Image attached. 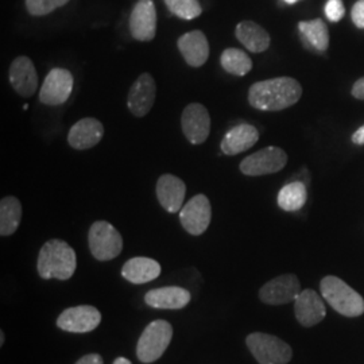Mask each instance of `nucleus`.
<instances>
[{"mask_svg":"<svg viewBox=\"0 0 364 364\" xmlns=\"http://www.w3.org/2000/svg\"><path fill=\"white\" fill-rule=\"evenodd\" d=\"M294 314L301 326L305 328L317 326L326 318L324 301L313 289H304L294 299Z\"/></svg>","mask_w":364,"mask_h":364,"instance_id":"dca6fc26","label":"nucleus"},{"mask_svg":"<svg viewBox=\"0 0 364 364\" xmlns=\"http://www.w3.org/2000/svg\"><path fill=\"white\" fill-rule=\"evenodd\" d=\"M3 344H4V332L0 331V346H3Z\"/></svg>","mask_w":364,"mask_h":364,"instance_id":"c9c22d12","label":"nucleus"},{"mask_svg":"<svg viewBox=\"0 0 364 364\" xmlns=\"http://www.w3.org/2000/svg\"><path fill=\"white\" fill-rule=\"evenodd\" d=\"M259 141V132L252 124H237L228 131L221 141V151L225 156H237L247 151Z\"/></svg>","mask_w":364,"mask_h":364,"instance_id":"412c9836","label":"nucleus"},{"mask_svg":"<svg viewBox=\"0 0 364 364\" xmlns=\"http://www.w3.org/2000/svg\"><path fill=\"white\" fill-rule=\"evenodd\" d=\"M212 220V208L208 197L196 195L180 210V221L188 234L200 236L208 230Z\"/></svg>","mask_w":364,"mask_h":364,"instance_id":"6e6552de","label":"nucleus"},{"mask_svg":"<svg viewBox=\"0 0 364 364\" xmlns=\"http://www.w3.org/2000/svg\"><path fill=\"white\" fill-rule=\"evenodd\" d=\"M76 364H105V362L99 353H88V355H84L81 359H78Z\"/></svg>","mask_w":364,"mask_h":364,"instance_id":"473e14b6","label":"nucleus"},{"mask_svg":"<svg viewBox=\"0 0 364 364\" xmlns=\"http://www.w3.org/2000/svg\"><path fill=\"white\" fill-rule=\"evenodd\" d=\"M156 81L150 73H142L131 85L127 105L135 117H144L151 111L156 103Z\"/></svg>","mask_w":364,"mask_h":364,"instance_id":"ddd939ff","label":"nucleus"},{"mask_svg":"<svg viewBox=\"0 0 364 364\" xmlns=\"http://www.w3.org/2000/svg\"><path fill=\"white\" fill-rule=\"evenodd\" d=\"M173 328L165 320H154L144 328L136 346V356L144 364L158 360L169 347Z\"/></svg>","mask_w":364,"mask_h":364,"instance_id":"20e7f679","label":"nucleus"},{"mask_svg":"<svg viewBox=\"0 0 364 364\" xmlns=\"http://www.w3.org/2000/svg\"><path fill=\"white\" fill-rule=\"evenodd\" d=\"M352 144L356 146H363L364 144V124L362 127H359L358 130L352 134Z\"/></svg>","mask_w":364,"mask_h":364,"instance_id":"72a5a7b5","label":"nucleus"},{"mask_svg":"<svg viewBox=\"0 0 364 364\" xmlns=\"http://www.w3.org/2000/svg\"><path fill=\"white\" fill-rule=\"evenodd\" d=\"M191 293L178 287H159L153 289L146 293L144 302L150 308L156 309H168V311H178L185 308L191 302Z\"/></svg>","mask_w":364,"mask_h":364,"instance_id":"aec40b11","label":"nucleus"},{"mask_svg":"<svg viewBox=\"0 0 364 364\" xmlns=\"http://www.w3.org/2000/svg\"><path fill=\"white\" fill-rule=\"evenodd\" d=\"M181 127L189 144H204L210 134V115L207 107L200 103L186 105L182 111Z\"/></svg>","mask_w":364,"mask_h":364,"instance_id":"9d476101","label":"nucleus"},{"mask_svg":"<svg viewBox=\"0 0 364 364\" xmlns=\"http://www.w3.org/2000/svg\"><path fill=\"white\" fill-rule=\"evenodd\" d=\"M346 9H344V3L343 0H328L326 4V18L331 22H338L344 18Z\"/></svg>","mask_w":364,"mask_h":364,"instance_id":"c756f323","label":"nucleus"},{"mask_svg":"<svg viewBox=\"0 0 364 364\" xmlns=\"http://www.w3.org/2000/svg\"><path fill=\"white\" fill-rule=\"evenodd\" d=\"M235 36L239 39V42L251 53L266 52L270 46L269 33L252 21L240 22L236 26Z\"/></svg>","mask_w":364,"mask_h":364,"instance_id":"5701e85b","label":"nucleus"},{"mask_svg":"<svg viewBox=\"0 0 364 364\" xmlns=\"http://www.w3.org/2000/svg\"><path fill=\"white\" fill-rule=\"evenodd\" d=\"M22 219V205L21 201L7 196L0 201V235L10 236L16 232Z\"/></svg>","mask_w":364,"mask_h":364,"instance_id":"393cba45","label":"nucleus"},{"mask_svg":"<svg viewBox=\"0 0 364 364\" xmlns=\"http://www.w3.org/2000/svg\"><path fill=\"white\" fill-rule=\"evenodd\" d=\"M88 245L95 259L107 262L120 255L123 250V237L108 221H95L90 228Z\"/></svg>","mask_w":364,"mask_h":364,"instance_id":"423d86ee","label":"nucleus"},{"mask_svg":"<svg viewBox=\"0 0 364 364\" xmlns=\"http://www.w3.org/2000/svg\"><path fill=\"white\" fill-rule=\"evenodd\" d=\"M352 96L358 100H364V77H360L355 81L352 85Z\"/></svg>","mask_w":364,"mask_h":364,"instance_id":"2f4dec72","label":"nucleus"},{"mask_svg":"<svg viewBox=\"0 0 364 364\" xmlns=\"http://www.w3.org/2000/svg\"><path fill=\"white\" fill-rule=\"evenodd\" d=\"M284 1H287V4H294V3H297L299 0H284Z\"/></svg>","mask_w":364,"mask_h":364,"instance_id":"e433bc0d","label":"nucleus"},{"mask_svg":"<svg viewBox=\"0 0 364 364\" xmlns=\"http://www.w3.org/2000/svg\"><path fill=\"white\" fill-rule=\"evenodd\" d=\"M177 46L185 63L192 68H200L208 61V38L200 30H193L181 36L177 41Z\"/></svg>","mask_w":364,"mask_h":364,"instance_id":"6ab92c4d","label":"nucleus"},{"mask_svg":"<svg viewBox=\"0 0 364 364\" xmlns=\"http://www.w3.org/2000/svg\"><path fill=\"white\" fill-rule=\"evenodd\" d=\"M105 126L95 117H84L72 126L68 134V144L75 150H88L103 139Z\"/></svg>","mask_w":364,"mask_h":364,"instance_id":"f3484780","label":"nucleus"},{"mask_svg":"<svg viewBox=\"0 0 364 364\" xmlns=\"http://www.w3.org/2000/svg\"><path fill=\"white\" fill-rule=\"evenodd\" d=\"M77 267L75 250L61 239L48 240L39 251L37 270L43 279L66 281L73 277Z\"/></svg>","mask_w":364,"mask_h":364,"instance_id":"f03ea898","label":"nucleus"},{"mask_svg":"<svg viewBox=\"0 0 364 364\" xmlns=\"http://www.w3.org/2000/svg\"><path fill=\"white\" fill-rule=\"evenodd\" d=\"M161 274V264L146 257H135L127 260L122 267V275L131 284L142 285L154 281Z\"/></svg>","mask_w":364,"mask_h":364,"instance_id":"4be33fe9","label":"nucleus"},{"mask_svg":"<svg viewBox=\"0 0 364 364\" xmlns=\"http://www.w3.org/2000/svg\"><path fill=\"white\" fill-rule=\"evenodd\" d=\"M102 323V313L91 305L68 308L57 318V326L70 333H88Z\"/></svg>","mask_w":364,"mask_h":364,"instance_id":"9b49d317","label":"nucleus"},{"mask_svg":"<svg viewBox=\"0 0 364 364\" xmlns=\"http://www.w3.org/2000/svg\"><path fill=\"white\" fill-rule=\"evenodd\" d=\"M9 78L14 91L22 97H31L38 90V75L33 61L25 57H16L10 65Z\"/></svg>","mask_w":364,"mask_h":364,"instance_id":"2eb2a0df","label":"nucleus"},{"mask_svg":"<svg viewBox=\"0 0 364 364\" xmlns=\"http://www.w3.org/2000/svg\"><path fill=\"white\" fill-rule=\"evenodd\" d=\"M287 154L277 146H267L260 149L257 153L246 156L239 169L248 177H259L278 173L287 166Z\"/></svg>","mask_w":364,"mask_h":364,"instance_id":"0eeeda50","label":"nucleus"},{"mask_svg":"<svg viewBox=\"0 0 364 364\" xmlns=\"http://www.w3.org/2000/svg\"><path fill=\"white\" fill-rule=\"evenodd\" d=\"M308 200V191L304 182L293 181L285 185L278 193V205L287 212H297L305 205Z\"/></svg>","mask_w":364,"mask_h":364,"instance_id":"a878e982","label":"nucleus"},{"mask_svg":"<svg viewBox=\"0 0 364 364\" xmlns=\"http://www.w3.org/2000/svg\"><path fill=\"white\" fill-rule=\"evenodd\" d=\"M156 193L162 208L169 213H177L182 209L186 185L173 174H162L156 181Z\"/></svg>","mask_w":364,"mask_h":364,"instance_id":"a211bd4d","label":"nucleus"},{"mask_svg":"<svg viewBox=\"0 0 364 364\" xmlns=\"http://www.w3.org/2000/svg\"><path fill=\"white\" fill-rule=\"evenodd\" d=\"M114 364H132L131 363L130 360L127 359V358H123V356H120V358H117V359H115V362H114Z\"/></svg>","mask_w":364,"mask_h":364,"instance_id":"f704fd0d","label":"nucleus"},{"mask_svg":"<svg viewBox=\"0 0 364 364\" xmlns=\"http://www.w3.org/2000/svg\"><path fill=\"white\" fill-rule=\"evenodd\" d=\"M323 299L341 316L359 317L364 313V299L341 278L326 275L320 282Z\"/></svg>","mask_w":364,"mask_h":364,"instance_id":"7ed1b4c3","label":"nucleus"},{"mask_svg":"<svg viewBox=\"0 0 364 364\" xmlns=\"http://www.w3.org/2000/svg\"><path fill=\"white\" fill-rule=\"evenodd\" d=\"M69 0H26V9L33 16H43L65 6Z\"/></svg>","mask_w":364,"mask_h":364,"instance_id":"c85d7f7f","label":"nucleus"},{"mask_svg":"<svg viewBox=\"0 0 364 364\" xmlns=\"http://www.w3.org/2000/svg\"><path fill=\"white\" fill-rule=\"evenodd\" d=\"M248 350L259 364H287L293 350L282 338L263 332H254L246 338Z\"/></svg>","mask_w":364,"mask_h":364,"instance_id":"39448f33","label":"nucleus"},{"mask_svg":"<svg viewBox=\"0 0 364 364\" xmlns=\"http://www.w3.org/2000/svg\"><path fill=\"white\" fill-rule=\"evenodd\" d=\"M73 91V76L64 68H55L45 78L41 91L39 102L45 105H61L70 97Z\"/></svg>","mask_w":364,"mask_h":364,"instance_id":"1a4fd4ad","label":"nucleus"},{"mask_svg":"<svg viewBox=\"0 0 364 364\" xmlns=\"http://www.w3.org/2000/svg\"><path fill=\"white\" fill-rule=\"evenodd\" d=\"M301 96L302 87L296 78H269L250 87L248 103L259 111L277 112L299 103Z\"/></svg>","mask_w":364,"mask_h":364,"instance_id":"f257e3e1","label":"nucleus"},{"mask_svg":"<svg viewBox=\"0 0 364 364\" xmlns=\"http://www.w3.org/2000/svg\"><path fill=\"white\" fill-rule=\"evenodd\" d=\"M299 31L306 48L316 52H326L329 48V31L323 19L302 21L299 23Z\"/></svg>","mask_w":364,"mask_h":364,"instance_id":"b1692460","label":"nucleus"},{"mask_svg":"<svg viewBox=\"0 0 364 364\" xmlns=\"http://www.w3.org/2000/svg\"><path fill=\"white\" fill-rule=\"evenodd\" d=\"M170 13L181 19H195L203 13L201 4L198 0H165Z\"/></svg>","mask_w":364,"mask_h":364,"instance_id":"cd10ccee","label":"nucleus"},{"mask_svg":"<svg viewBox=\"0 0 364 364\" xmlns=\"http://www.w3.org/2000/svg\"><path fill=\"white\" fill-rule=\"evenodd\" d=\"M301 291L299 277L294 274H284L260 287L259 299L267 305H284L297 299Z\"/></svg>","mask_w":364,"mask_h":364,"instance_id":"f8f14e48","label":"nucleus"},{"mask_svg":"<svg viewBox=\"0 0 364 364\" xmlns=\"http://www.w3.org/2000/svg\"><path fill=\"white\" fill-rule=\"evenodd\" d=\"M132 38L141 42L154 39L156 34V11L153 0H138L130 16Z\"/></svg>","mask_w":364,"mask_h":364,"instance_id":"4468645a","label":"nucleus"},{"mask_svg":"<svg viewBox=\"0 0 364 364\" xmlns=\"http://www.w3.org/2000/svg\"><path fill=\"white\" fill-rule=\"evenodd\" d=\"M220 64L227 73L239 77L246 76L252 69V60L247 53L236 48H228L221 53Z\"/></svg>","mask_w":364,"mask_h":364,"instance_id":"bb28decb","label":"nucleus"},{"mask_svg":"<svg viewBox=\"0 0 364 364\" xmlns=\"http://www.w3.org/2000/svg\"><path fill=\"white\" fill-rule=\"evenodd\" d=\"M351 18L358 28H364V0H358L352 7Z\"/></svg>","mask_w":364,"mask_h":364,"instance_id":"7c9ffc66","label":"nucleus"}]
</instances>
